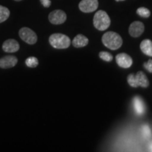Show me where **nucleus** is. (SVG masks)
Listing matches in <instances>:
<instances>
[{
  "instance_id": "dca6fc26",
  "label": "nucleus",
  "mask_w": 152,
  "mask_h": 152,
  "mask_svg": "<svg viewBox=\"0 0 152 152\" xmlns=\"http://www.w3.org/2000/svg\"><path fill=\"white\" fill-rule=\"evenodd\" d=\"M26 64L28 67L35 68L37 67L38 64H39V61H38V59L36 57L31 56L28 58L26 60Z\"/></svg>"
},
{
  "instance_id": "9d476101",
  "label": "nucleus",
  "mask_w": 152,
  "mask_h": 152,
  "mask_svg": "<svg viewBox=\"0 0 152 152\" xmlns=\"http://www.w3.org/2000/svg\"><path fill=\"white\" fill-rule=\"evenodd\" d=\"M18 63V59L14 56H6L0 58V68H11L14 67Z\"/></svg>"
},
{
  "instance_id": "7ed1b4c3",
  "label": "nucleus",
  "mask_w": 152,
  "mask_h": 152,
  "mask_svg": "<svg viewBox=\"0 0 152 152\" xmlns=\"http://www.w3.org/2000/svg\"><path fill=\"white\" fill-rule=\"evenodd\" d=\"M49 43L55 49H67L71 45V39L67 35L61 33L52 34L49 37Z\"/></svg>"
},
{
  "instance_id": "f8f14e48",
  "label": "nucleus",
  "mask_w": 152,
  "mask_h": 152,
  "mask_svg": "<svg viewBox=\"0 0 152 152\" xmlns=\"http://www.w3.org/2000/svg\"><path fill=\"white\" fill-rule=\"evenodd\" d=\"M133 106L135 112L138 115H142L145 111V106H144L143 100L140 96H135L133 99Z\"/></svg>"
},
{
  "instance_id": "0eeeda50",
  "label": "nucleus",
  "mask_w": 152,
  "mask_h": 152,
  "mask_svg": "<svg viewBox=\"0 0 152 152\" xmlns=\"http://www.w3.org/2000/svg\"><path fill=\"white\" fill-rule=\"evenodd\" d=\"M115 61L120 67L128 68L132 65V58L125 53H121L115 56Z\"/></svg>"
},
{
  "instance_id": "ddd939ff",
  "label": "nucleus",
  "mask_w": 152,
  "mask_h": 152,
  "mask_svg": "<svg viewBox=\"0 0 152 152\" xmlns=\"http://www.w3.org/2000/svg\"><path fill=\"white\" fill-rule=\"evenodd\" d=\"M135 77L139 87H147L149 85V81L148 80L146 74L142 71H138L135 75Z\"/></svg>"
},
{
  "instance_id": "423d86ee",
  "label": "nucleus",
  "mask_w": 152,
  "mask_h": 152,
  "mask_svg": "<svg viewBox=\"0 0 152 152\" xmlns=\"http://www.w3.org/2000/svg\"><path fill=\"white\" fill-rule=\"evenodd\" d=\"M98 6V0H82L79 3V9L84 13H91L96 11Z\"/></svg>"
},
{
  "instance_id": "2eb2a0df",
  "label": "nucleus",
  "mask_w": 152,
  "mask_h": 152,
  "mask_svg": "<svg viewBox=\"0 0 152 152\" xmlns=\"http://www.w3.org/2000/svg\"><path fill=\"white\" fill-rule=\"evenodd\" d=\"M10 16V11L7 7L0 5V23L7 20Z\"/></svg>"
},
{
  "instance_id": "6e6552de",
  "label": "nucleus",
  "mask_w": 152,
  "mask_h": 152,
  "mask_svg": "<svg viewBox=\"0 0 152 152\" xmlns=\"http://www.w3.org/2000/svg\"><path fill=\"white\" fill-rule=\"evenodd\" d=\"M144 31V26L142 22L134 21L129 27V34L133 37H138L142 35Z\"/></svg>"
},
{
  "instance_id": "412c9836",
  "label": "nucleus",
  "mask_w": 152,
  "mask_h": 152,
  "mask_svg": "<svg viewBox=\"0 0 152 152\" xmlns=\"http://www.w3.org/2000/svg\"><path fill=\"white\" fill-rule=\"evenodd\" d=\"M143 66L147 71L152 73V59H149L147 62L144 63Z\"/></svg>"
},
{
  "instance_id": "f3484780",
  "label": "nucleus",
  "mask_w": 152,
  "mask_h": 152,
  "mask_svg": "<svg viewBox=\"0 0 152 152\" xmlns=\"http://www.w3.org/2000/svg\"><path fill=\"white\" fill-rule=\"evenodd\" d=\"M137 14L139 16L142 17V18H149L151 15V12L149 9L145 8V7H140L137 10Z\"/></svg>"
},
{
  "instance_id": "4468645a",
  "label": "nucleus",
  "mask_w": 152,
  "mask_h": 152,
  "mask_svg": "<svg viewBox=\"0 0 152 152\" xmlns=\"http://www.w3.org/2000/svg\"><path fill=\"white\" fill-rule=\"evenodd\" d=\"M140 49L144 54L152 57V41L150 39H144L140 44Z\"/></svg>"
},
{
  "instance_id": "6ab92c4d",
  "label": "nucleus",
  "mask_w": 152,
  "mask_h": 152,
  "mask_svg": "<svg viewBox=\"0 0 152 152\" xmlns=\"http://www.w3.org/2000/svg\"><path fill=\"white\" fill-rule=\"evenodd\" d=\"M127 80H128V84L130 85L131 87H139L137 82L135 75H133V74H130V75L128 76V78H127Z\"/></svg>"
},
{
  "instance_id": "4be33fe9",
  "label": "nucleus",
  "mask_w": 152,
  "mask_h": 152,
  "mask_svg": "<svg viewBox=\"0 0 152 152\" xmlns=\"http://www.w3.org/2000/svg\"><path fill=\"white\" fill-rule=\"evenodd\" d=\"M40 2L43 5V7H46V8H48L51 6V1L50 0H40Z\"/></svg>"
},
{
  "instance_id": "aec40b11",
  "label": "nucleus",
  "mask_w": 152,
  "mask_h": 152,
  "mask_svg": "<svg viewBox=\"0 0 152 152\" xmlns=\"http://www.w3.org/2000/svg\"><path fill=\"white\" fill-rule=\"evenodd\" d=\"M142 135H143V137L145 139L149 138L150 136H151V130H150L149 127L147 125H143V126H142Z\"/></svg>"
},
{
  "instance_id": "b1692460",
  "label": "nucleus",
  "mask_w": 152,
  "mask_h": 152,
  "mask_svg": "<svg viewBox=\"0 0 152 152\" xmlns=\"http://www.w3.org/2000/svg\"><path fill=\"white\" fill-rule=\"evenodd\" d=\"M14 1H22V0H14Z\"/></svg>"
},
{
  "instance_id": "9b49d317",
  "label": "nucleus",
  "mask_w": 152,
  "mask_h": 152,
  "mask_svg": "<svg viewBox=\"0 0 152 152\" xmlns=\"http://www.w3.org/2000/svg\"><path fill=\"white\" fill-rule=\"evenodd\" d=\"M89 39L85 35L79 34V35H76L75 38L73 40V45L75 48H81V47H84L88 45Z\"/></svg>"
},
{
  "instance_id": "1a4fd4ad",
  "label": "nucleus",
  "mask_w": 152,
  "mask_h": 152,
  "mask_svg": "<svg viewBox=\"0 0 152 152\" xmlns=\"http://www.w3.org/2000/svg\"><path fill=\"white\" fill-rule=\"evenodd\" d=\"M20 45L18 42L14 39H9L6 40L2 45V49L5 52L14 53L18 52Z\"/></svg>"
},
{
  "instance_id": "f257e3e1",
  "label": "nucleus",
  "mask_w": 152,
  "mask_h": 152,
  "mask_svg": "<svg viewBox=\"0 0 152 152\" xmlns=\"http://www.w3.org/2000/svg\"><path fill=\"white\" fill-rule=\"evenodd\" d=\"M102 42L105 46L111 50H116L122 46L123 39L117 33L109 31L102 36Z\"/></svg>"
},
{
  "instance_id": "20e7f679",
  "label": "nucleus",
  "mask_w": 152,
  "mask_h": 152,
  "mask_svg": "<svg viewBox=\"0 0 152 152\" xmlns=\"http://www.w3.org/2000/svg\"><path fill=\"white\" fill-rule=\"evenodd\" d=\"M19 36L22 40L29 45H34L37 41V36L36 33L28 28H22L19 30Z\"/></svg>"
},
{
  "instance_id": "f03ea898",
  "label": "nucleus",
  "mask_w": 152,
  "mask_h": 152,
  "mask_svg": "<svg viewBox=\"0 0 152 152\" xmlns=\"http://www.w3.org/2000/svg\"><path fill=\"white\" fill-rule=\"evenodd\" d=\"M93 23L96 29L104 31L109 28L111 24V19L106 11L99 10L94 15Z\"/></svg>"
},
{
  "instance_id": "393cba45",
  "label": "nucleus",
  "mask_w": 152,
  "mask_h": 152,
  "mask_svg": "<svg viewBox=\"0 0 152 152\" xmlns=\"http://www.w3.org/2000/svg\"><path fill=\"white\" fill-rule=\"evenodd\" d=\"M151 149H152V144H151Z\"/></svg>"
},
{
  "instance_id": "39448f33",
  "label": "nucleus",
  "mask_w": 152,
  "mask_h": 152,
  "mask_svg": "<svg viewBox=\"0 0 152 152\" xmlns=\"http://www.w3.org/2000/svg\"><path fill=\"white\" fill-rule=\"evenodd\" d=\"M67 16L66 13L62 10H54L49 15V20L54 25H60L64 23L66 20Z\"/></svg>"
},
{
  "instance_id": "5701e85b",
  "label": "nucleus",
  "mask_w": 152,
  "mask_h": 152,
  "mask_svg": "<svg viewBox=\"0 0 152 152\" xmlns=\"http://www.w3.org/2000/svg\"><path fill=\"white\" fill-rule=\"evenodd\" d=\"M116 1H125V0H115Z\"/></svg>"
},
{
  "instance_id": "a211bd4d",
  "label": "nucleus",
  "mask_w": 152,
  "mask_h": 152,
  "mask_svg": "<svg viewBox=\"0 0 152 152\" xmlns=\"http://www.w3.org/2000/svg\"><path fill=\"white\" fill-rule=\"evenodd\" d=\"M99 56L102 60L105 61H111L113 60V56L111 54L107 52H101L99 54Z\"/></svg>"
}]
</instances>
